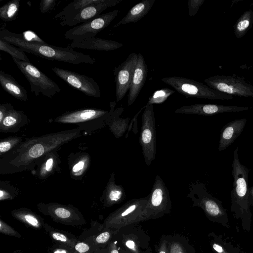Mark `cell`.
Wrapping results in <instances>:
<instances>
[{"label":"cell","instance_id":"cell-21","mask_svg":"<svg viewBox=\"0 0 253 253\" xmlns=\"http://www.w3.org/2000/svg\"><path fill=\"white\" fill-rule=\"evenodd\" d=\"M247 123L246 118L236 119L224 125L220 131L218 150L221 152L231 145L242 133Z\"/></svg>","mask_w":253,"mask_h":253},{"label":"cell","instance_id":"cell-9","mask_svg":"<svg viewBox=\"0 0 253 253\" xmlns=\"http://www.w3.org/2000/svg\"><path fill=\"white\" fill-rule=\"evenodd\" d=\"M142 115V126L139 143L142 148L145 163L150 166L156 155L157 139L156 120L153 105H147Z\"/></svg>","mask_w":253,"mask_h":253},{"label":"cell","instance_id":"cell-49","mask_svg":"<svg viewBox=\"0 0 253 253\" xmlns=\"http://www.w3.org/2000/svg\"><path fill=\"white\" fill-rule=\"evenodd\" d=\"M120 253H126V252H124V251L123 250H121V251H120Z\"/></svg>","mask_w":253,"mask_h":253},{"label":"cell","instance_id":"cell-39","mask_svg":"<svg viewBox=\"0 0 253 253\" xmlns=\"http://www.w3.org/2000/svg\"><path fill=\"white\" fill-rule=\"evenodd\" d=\"M175 91L167 87L157 90L149 97L146 105H150L154 104L163 103Z\"/></svg>","mask_w":253,"mask_h":253},{"label":"cell","instance_id":"cell-22","mask_svg":"<svg viewBox=\"0 0 253 253\" xmlns=\"http://www.w3.org/2000/svg\"><path fill=\"white\" fill-rule=\"evenodd\" d=\"M126 197L124 188L116 183L115 172H113L100 198L104 208L121 203Z\"/></svg>","mask_w":253,"mask_h":253},{"label":"cell","instance_id":"cell-29","mask_svg":"<svg viewBox=\"0 0 253 253\" xmlns=\"http://www.w3.org/2000/svg\"><path fill=\"white\" fill-rule=\"evenodd\" d=\"M11 214L15 219L35 229H41L44 224L41 216L26 208L13 210Z\"/></svg>","mask_w":253,"mask_h":253},{"label":"cell","instance_id":"cell-48","mask_svg":"<svg viewBox=\"0 0 253 253\" xmlns=\"http://www.w3.org/2000/svg\"><path fill=\"white\" fill-rule=\"evenodd\" d=\"M249 204L253 206V186L249 188Z\"/></svg>","mask_w":253,"mask_h":253},{"label":"cell","instance_id":"cell-13","mask_svg":"<svg viewBox=\"0 0 253 253\" xmlns=\"http://www.w3.org/2000/svg\"><path fill=\"white\" fill-rule=\"evenodd\" d=\"M52 70L60 79L85 95L95 98L101 96L99 86L92 78L56 67Z\"/></svg>","mask_w":253,"mask_h":253},{"label":"cell","instance_id":"cell-23","mask_svg":"<svg viewBox=\"0 0 253 253\" xmlns=\"http://www.w3.org/2000/svg\"><path fill=\"white\" fill-rule=\"evenodd\" d=\"M122 43L110 40L99 38H91L74 41L69 45L71 48H78L98 51H109L122 47Z\"/></svg>","mask_w":253,"mask_h":253},{"label":"cell","instance_id":"cell-8","mask_svg":"<svg viewBox=\"0 0 253 253\" xmlns=\"http://www.w3.org/2000/svg\"><path fill=\"white\" fill-rule=\"evenodd\" d=\"M148 196V201L143 212L146 220L157 219L170 212L172 203L169 191L159 175L156 176Z\"/></svg>","mask_w":253,"mask_h":253},{"label":"cell","instance_id":"cell-35","mask_svg":"<svg viewBox=\"0 0 253 253\" xmlns=\"http://www.w3.org/2000/svg\"><path fill=\"white\" fill-rule=\"evenodd\" d=\"M0 50L8 53L12 58L25 62H30L23 49L1 39H0Z\"/></svg>","mask_w":253,"mask_h":253},{"label":"cell","instance_id":"cell-38","mask_svg":"<svg viewBox=\"0 0 253 253\" xmlns=\"http://www.w3.org/2000/svg\"><path fill=\"white\" fill-rule=\"evenodd\" d=\"M23 141L19 136H10L2 139L0 142V157L9 152Z\"/></svg>","mask_w":253,"mask_h":253},{"label":"cell","instance_id":"cell-45","mask_svg":"<svg viewBox=\"0 0 253 253\" xmlns=\"http://www.w3.org/2000/svg\"><path fill=\"white\" fill-rule=\"evenodd\" d=\"M123 243L124 246L132 253H140L136 242L130 237L124 239Z\"/></svg>","mask_w":253,"mask_h":253},{"label":"cell","instance_id":"cell-46","mask_svg":"<svg viewBox=\"0 0 253 253\" xmlns=\"http://www.w3.org/2000/svg\"><path fill=\"white\" fill-rule=\"evenodd\" d=\"M13 109H14V107L10 103H4L0 104V123L3 120L8 112Z\"/></svg>","mask_w":253,"mask_h":253},{"label":"cell","instance_id":"cell-1","mask_svg":"<svg viewBox=\"0 0 253 253\" xmlns=\"http://www.w3.org/2000/svg\"><path fill=\"white\" fill-rule=\"evenodd\" d=\"M80 128L29 138L0 157V174L32 171L47 153L82 135Z\"/></svg>","mask_w":253,"mask_h":253},{"label":"cell","instance_id":"cell-11","mask_svg":"<svg viewBox=\"0 0 253 253\" xmlns=\"http://www.w3.org/2000/svg\"><path fill=\"white\" fill-rule=\"evenodd\" d=\"M204 82L211 88L231 96L253 97V85L238 76L217 75Z\"/></svg>","mask_w":253,"mask_h":253},{"label":"cell","instance_id":"cell-43","mask_svg":"<svg viewBox=\"0 0 253 253\" xmlns=\"http://www.w3.org/2000/svg\"><path fill=\"white\" fill-rule=\"evenodd\" d=\"M55 0H42L40 3V10L42 14L48 12L56 5Z\"/></svg>","mask_w":253,"mask_h":253},{"label":"cell","instance_id":"cell-40","mask_svg":"<svg viewBox=\"0 0 253 253\" xmlns=\"http://www.w3.org/2000/svg\"><path fill=\"white\" fill-rule=\"evenodd\" d=\"M0 232L7 236L18 238L22 237V235L20 233L1 219H0Z\"/></svg>","mask_w":253,"mask_h":253},{"label":"cell","instance_id":"cell-6","mask_svg":"<svg viewBox=\"0 0 253 253\" xmlns=\"http://www.w3.org/2000/svg\"><path fill=\"white\" fill-rule=\"evenodd\" d=\"M161 80L187 97L211 100H231L233 96L215 90L192 79L181 77L163 78Z\"/></svg>","mask_w":253,"mask_h":253},{"label":"cell","instance_id":"cell-12","mask_svg":"<svg viewBox=\"0 0 253 253\" xmlns=\"http://www.w3.org/2000/svg\"><path fill=\"white\" fill-rule=\"evenodd\" d=\"M119 13V10H114L79 24L66 31L64 34V37L72 41L95 37L97 33L110 25Z\"/></svg>","mask_w":253,"mask_h":253},{"label":"cell","instance_id":"cell-15","mask_svg":"<svg viewBox=\"0 0 253 253\" xmlns=\"http://www.w3.org/2000/svg\"><path fill=\"white\" fill-rule=\"evenodd\" d=\"M110 111L102 109L87 108L66 112L55 118V123L73 124L86 123L90 121H106L110 115Z\"/></svg>","mask_w":253,"mask_h":253},{"label":"cell","instance_id":"cell-36","mask_svg":"<svg viewBox=\"0 0 253 253\" xmlns=\"http://www.w3.org/2000/svg\"><path fill=\"white\" fill-rule=\"evenodd\" d=\"M169 253H194L188 242L181 237L168 239Z\"/></svg>","mask_w":253,"mask_h":253},{"label":"cell","instance_id":"cell-20","mask_svg":"<svg viewBox=\"0 0 253 253\" xmlns=\"http://www.w3.org/2000/svg\"><path fill=\"white\" fill-rule=\"evenodd\" d=\"M67 160L71 177L75 180H82L90 165L89 154L84 151L71 152Z\"/></svg>","mask_w":253,"mask_h":253},{"label":"cell","instance_id":"cell-27","mask_svg":"<svg viewBox=\"0 0 253 253\" xmlns=\"http://www.w3.org/2000/svg\"><path fill=\"white\" fill-rule=\"evenodd\" d=\"M0 84L6 92L16 99L23 101H26L28 99L26 89L13 76L2 70L0 71Z\"/></svg>","mask_w":253,"mask_h":253},{"label":"cell","instance_id":"cell-30","mask_svg":"<svg viewBox=\"0 0 253 253\" xmlns=\"http://www.w3.org/2000/svg\"><path fill=\"white\" fill-rule=\"evenodd\" d=\"M210 246L214 253H246L240 248L227 241L222 234H209Z\"/></svg>","mask_w":253,"mask_h":253},{"label":"cell","instance_id":"cell-41","mask_svg":"<svg viewBox=\"0 0 253 253\" xmlns=\"http://www.w3.org/2000/svg\"><path fill=\"white\" fill-rule=\"evenodd\" d=\"M205 0H188V13L190 16H194L197 13Z\"/></svg>","mask_w":253,"mask_h":253},{"label":"cell","instance_id":"cell-5","mask_svg":"<svg viewBox=\"0 0 253 253\" xmlns=\"http://www.w3.org/2000/svg\"><path fill=\"white\" fill-rule=\"evenodd\" d=\"M148 196L133 199L111 213L104 220L103 227L113 229L118 232L127 225L145 221L143 215Z\"/></svg>","mask_w":253,"mask_h":253},{"label":"cell","instance_id":"cell-50","mask_svg":"<svg viewBox=\"0 0 253 253\" xmlns=\"http://www.w3.org/2000/svg\"><path fill=\"white\" fill-rule=\"evenodd\" d=\"M78 253V252H76V253Z\"/></svg>","mask_w":253,"mask_h":253},{"label":"cell","instance_id":"cell-7","mask_svg":"<svg viewBox=\"0 0 253 253\" xmlns=\"http://www.w3.org/2000/svg\"><path fill=\"white\" fill-rule=\"evenodd\" d=\"M18 69L29 82L31 91L38 96H43L51 99L61 88L51 79L42 72L30 62H27L12 58Z\"/></svg>","mask_w":253,"mask_h":253},{"label":"cell","instance_id":"cell-47","mask_svg":"<svg viewBox=\"0 0 253 253\" xmlns=\"http://www.w3.org/2000/svg\"><path fill=\"white\" fill-rule=\"evenodd\" d=\"M158 253H169L168 239L165 237L161 239Z\"/></svg>","mask_w":253,"mask_h":253},{"label":"cell","instance_id":"cell-19","mask_svg":"<svg viewBox=\"0 0 253 253\" xmlns=\"http://www.w3.org/2000/svg\"><path fill=\"white\" fill-rule=\"evenodd\" d=\"M148 72V66L141 53L138 54L137 63L131 81L128 94L127 104L132 105L137 99L143 87Z\"/></svg>","mask_w":253,"mask_h":253},{"label":"cell","instance_id":"cell-37","mask_svg":"<svg viewBox=\"0 0 253 253\" xmlns=\"http://www.w3.org/2000/svg\"><path fill=\"white\" fill-rule=\"evenodd\" d=\"M19 189L11 184L8 180L0 181V200H12L14 199L18 193Z\"/></svg>","mask_w":253,"mask_h":253},{"label":"cell","instance_id":"cell-33","mask_svg":"<svg viewBox=\"0 0 253 253\" xmlns=\"http://www.w3.org/2000/svg\"><path fill=\"white\" fill-rule=\"evenodd\" d=\"M253 25V10L245 11L235 22L233 30L236 37H244Z\"/></svg>","mask_w":253,"mask_h":253},{"label":"cell","instance_id":"cell-42","mask_svg":"<svg viewBox=\"0 0 253 253\" xmlns=\"http://www.w3.org/2000/svg\"><path fill=\"white\" fill-rule=\"evenodd\" d=\"M75 250L80 253H94L93 248L84 241H79L75 245Z\"/></svg>","mask_w":253,"mask_h":253},{"label":"cell","instance_id":"cell-26","mask_svg":"<svg viewBox=\"0 0 253 253\" xmlns=\"http://www.w3.org/2000/svg\"><path fill=\"white\" fill-rule=\"evenodd\" d=\"M43 227L53 242L72 253H76L75 247L79 241L76 237L67 232L55 228L47 223H44Z\"/></svg>","mask_w":253,"mask_h":253},{"label":"cell","instance_id":"cell-4","mask_svg":"<svg viewBox=\"0 0 253 253\" xmlns=\"http://www.w3.org/2000/svg\"><path fill=\"white\" fill-rule=\"evenodd\" d=\"M188 190L189 192L186 197L193 202V207L201 208L211 221L227 228H231L226 210L222 202L211 195L204 183H193L189 185Z\"/></svg>","mask_w":253,"mask_h":253},{"label":"cell","instance_id":"cell-3","mask_svg":"<svg viewBox=\"0 0 253 253\" xmlns=\"http://www.w3.org/2000/svg\"><path fill=\"white\" fill-rule=\"evenodd\" d=\"M232 189L230 193V211L235 218L240 219L245 231L251 228L252 213L249 204V169L241 163L238 156V148L233 152L232 164Z\"/></svg>","mask_w":253,"mask_h":253},{"label":"cell","instance_id":"cell-25","mask_svg":"<svg viewBox=\"0 0 253 253\" xmlns=\"http://www.w3.org/2000/svg\"><path fill=\"white\" fill-rule=\"evenodd\" d=\"M27 116L22 110H11L0 123V132L15 133L30 122Z\"/></svg>","mask_w":253,"mask_h":253},{"label":"cell","instance_id":"cell-18","mask_svg":"<svg viewBox=\"0 0 253 253\" xmlns=\"http://www.w3.org/2000/svg\"><path fill=\"white\" fill-rule=\"evenodd\" d=\"M59 150H53L46 154L31 171L34 176L40 180H45L49 176L60 171L61 163Z\"/></svg>","mask_w":253,"mask_h":253},{"label":"cell","instance_id":"cell-10","mask_svg":"<svg viewBox=\"0 0 253 253\" xmlns=\"http://www.w3.org/2000/svg\"><path fill=\"white\" fill-rule=\"evenodd\" d=\"M39 211L49 216L55 222L72 226L84 225L86 221L81 212L73 205L57 203H39L37 205Z\"/></svg>","mask_w":253,"mask_h":253},{"label":"cell","instance_id":"cell-44","mask_svg":"<svg viewBox=\"0 0 253 253\" xmlns=\"http://www.w3.org/2000/svg\"><path fill=\"white\" fill-rule=\"evenodd\" d=\"M94 253H120V252L116 242L112 241L105 248L95 250Z\"/></svg>","mask_w":253,"mask_h":253},{"label":"cell","instance_id":"cell-32","mask_svg":"<svg viewBox=\"0 0 253 253\" xmlns=\"http://www.w3.org/2000/svg\"><path fill=\"white\" fill-rule=\"evenodd\" d=\"M103 1L104 0H75L55 15L54 18H61L72 16L88 6L100 3Z\"/></svg>","mask_w":253,"mask_h":253},{"label":"cell","instance_id":"cell-34","mask_svg":"<svg viewBox=\"0 0 253 253\" xmlns=\"http://www.w3.org/2000/svg\"><path fill=\"white\" fill-rule=\"evenodd\" d=\"M20 0H12L0 7V18L4 22L15 19L20 10Z\"/></svg>","mask_w":253,"mask_h":253},{"label":"cell","instance_id":"cell-2","mask_svg":"<svg viewBox=\"0 0 253 253\" xmlns=\"http://www.w3.org/2000/svg\"><path fill=\"white\" fill-rule=\"evenodd\" d=\"M0 39L11 43L25 52L50 60H56L73 64H94L96 60L90 55L77 52L68 46L59 47L46 42L28 41L21 34L12 32L1 28Z\"/></svg>","mask_w":253,"mask_h":253},{"label":"cell","instance_id":"cell-17","mask_svg":"<svg viewBox=\"0 0 253 253\" xmlns=\"http://www.w3.org/2000/svg\"><path fill=\"white\" fill-rule=\"evenodd\" d=\"M248 107L224 105L216 104H196L183 106L175 110V113L184 114L212 116L220 113L246 111Z\"/></svg>","mask_w":253,"mask_h":253},{"label":"cell","instance_id":"cell-16","mask_svg":"<svg viewBox=\"0 0 253 253\" xmlns=\"http://www.w3.org/2000/svg\"><path fill=\"white\" fill-rule=\"evenodd\" d=\"M122 0H104L101 3L88 6L72 16L61 18L60 25L74 26L89 21L100 15L106 9L117 5Z\"/></svg>","mask_w":253,"mask_h":253},{"label":"cell","instance_id":"cell-28","mask_svg":"<svg viewBox=\"0 0 253 253\" xmlns=\"http://www.w3.org/2000/svg\"><path fill=\"white\" fill-rule=\"evenodd\" d=\"M155 0H143L132 7L125 17L113 28H117L122 24L136 22L147 14L151 9Z\"/></svg>","mask_w":253,"mask_h":253},{"label":"cell","instance_id":"cell-31","mask_svg":"<svg viewBox=\"0 0 253 253\" xmlns=\"http://www.w3.org/2000/svg\"><path fill=\"white\" fill-rule=\"evenodd\" d=\"M118 231L109 228L104 227L95 234L85 237L83 241L88 243L94 249L105 248L112 241L114 235Z\"/></svg>","mask_w":253,"mask_h":253},{"label":"cell","instance_id":"cell-24","mask_svg":"<svg viewBox=\"0 0 253 253\" xmlns=\"http://www.w3.org/2000/svg\"><path fill=\"white\" fill-rule=\"evenodd\" d=\"M116 102H111L110 103V115L106 120V125L114 136L119 138L122 137L126 131L128 129L130 119L126 118H122L120 116L124 111L122 107L117 108L115 109Z\"/></svg>","mask_w":253,"mask_h":253},{"label":"cell","instance_id":"cell-14","mask_svg":"<svg viewBox=\"0 0 253 253\" xmlns=\"http://www.w3.org/2000/svg\"><path fill=\"white\" fill-rule=\"evenodd\" d=\"M137 59L136 53H131L113 70L116 83V102L121 101L129 89Z\"/></svg>","mask_w":253,"mask_h":253}]
</instances>
